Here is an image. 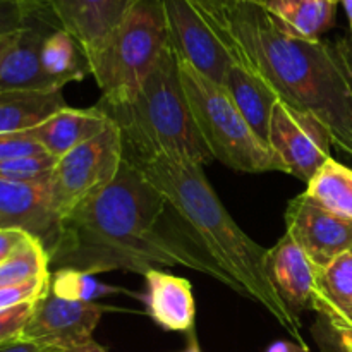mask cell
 Listing matches in <instances>:
<instances>
[{"mask_svg":"<svg viewBox=\"0 0 352 352\" xmlns=\"http://www.w3.org/2000/svg\"><path fill=\"white\" fill-rule=\"evenodd\" d=\"M65 352H107V349H103V347L100 346L98 342H95V340H89V342L82 344V346L72 347V349Z\"/></svg>","mask_w":352,"mask_h":352,"instance_id":"37","label":"cell"},{"mask_svg":"<svg viewBox=\"0 0 352 352\" xmlns=\"http://www.w3.org/2000/svg\"><path fill=\"white\" fill-rule=\"evenodd\" d=\"M337 2H339V0H337Z\"/></svg>","mask_w":352,"mask_h":352,"instance_id":"45","label":"cell"},{"mask_svg":"<svg viewBox=\"0 0 352 352\" xmlns=\"http://www.w3.org/2000/svg\"><path fill=\"white\" fill-rule=\"evenodd\" d=\"M34 302H23L0 311V346L17 340L33 315Z\"/></svg>","mask_w":352,"mask_h":352,"instance_id":"29","label":"cell"},{"mask_svg":"<svg viewBox=\"0 0 352 352\" xmlns=\"http://www.w3.org/2000/svg\"><path fill=\"white\" fill-rule=\"evenodd\" d=\"M124 164V141L113 122L93 140L79 144L55 162L50 175L52 205L64 220L119 174Z\"/></svg>","mask_w":352,"mask_h":352,"instance_id":"7","label":"cell"},{"mask_svg":"<svg viewBox=\"0 0 352 352\" xmlns=\"http://www.w3.org/2000/svg\"><path fill=\"white\" fill-rule=\"evenodd\" d=\"M33 2H38V3H45V6H48V2H50V0H33Z\"/></svg>","mask_w":352,"mask_h":352,"instance_id":"41","label":"cell"},{"mask_svg":"<svg viewBox=\"0 0 352 352\" xmlns=\"http://www.w3.org/2000/svg\"><path fill=\"white\" fill-rule=\"evenodd\" d=\"M277 28L301 40H320L333 26L337 0H261Z\"/></svg>","mask_w":352,"mask_h":352,"instance_id":"19","label":"cell"},{"mask_svg":"<svg viewBox=\"0 0 352 352\" xmlns=\"http://www.w3.org/2000/svg\"><path fill=\"white\" fill-rule=\"evenodd\" d=\"M339 2H342L344 9H346V14L347 17L352 21V0H339Z\"/></svg>","mask_w":352,"mask_h":352,"instance_id":"40","label":"cell"},{"mask_svg":"<svg viewBox=\"0 0 352 352\" xmlns=\"http://www.w3.org/2000/svg\"><path fill=\"white\" fill-rule=\"evenodd\" d=\"M234 2L236 0H191V3L201 12V16L208 17V19L222 16Z\"/></svg>","mask_w":352,"mask_h":352,"instance_id":"32","label":"cell"},{"mask_svg":"<svg viewBox=\"0 0 352 352\" xmlns=\"http://www.w3.org/2000/svg\"><path fill=\"white\" fill-rule=\"evenodd\" d=\"M182 352H201V349H199V346H198V340H196L195 337H192V339L189 340L188 347H186V349L182 351Z\"/></svg>","mask_w":352,"mask_h":352,"instance_id":"39","label":"cell"},{"mask_svg":"<svg viewBox=\"0 0 352 352\" xmlns=\"http://www.w3.org/2000/svg\"><path fill=\"white\" fill-rule=\"evenodd\" d=\"M0 352H52V351L43 349V347L36 346V344L33 342H26V340L23 339H17V340H12V342L0 346Z\"/></svg>","mask_w":352,"mask_h":352,"instance_id":"33","label":"cell"},{"mask_svg":"<svg viewBox=\"0 0 352 352\" xmlns=\"http://www.w3.org/2000/svg\"><path fill=\"white\" fill-rule=\"evenodd\" d=\"M16 36H17V33H14V34H10V36H6L0 40V62H2L3 55L7 54V50H9V48L12 47L14 41H16Z\"/></svg>","mask_w":352,"mask_h":352,"instance_id":"38","label":"cell"},{"mask_svg":"<svg viewBox=\"0 0 352 352\" xmlns=\"http://www.w3.org/2000/svg\"><path fill=\"white\" fill-rule=\"evenodd\" d=\"M48 6H41L17 33L16 41L0 62V95L9 93H52L64 86L52 79L41 67V45L48 33L55 30Z\"/></svg>","mask_w":352,"mask_h":352,"instance_id":"12","label":"cell"},{"mask_svg":"<svg viewBox=\"0 0 352 352\" xmlns=\"http://www.w3.org/2000/svg\"><path fill=\"white\" fill-rule=\"evenodd\" d=\"M65 107L62 91L0 95V134L28 133Z\"/></svg>","mask_w":352,"mask_h":352,"instance_id":"21","label":"cell"},{"mask_svg":"<svg viewBox=\"0 0 352 352\" xmlns=\"http://www.w3.org/2000/svg\"><path fill=\"white\" fill-rule=\"evenodd\" d=\"M43 151L45 150L31 136L30 131L19 134H0V162L28 157V155H38Z\"/></svg>","mask_w":352,"mask_h":352,"instance_id":"30","label":"cell"},{"mask_svg":"<svg viewBox=\"0 0 352 352\" xmlns=\"http://www.w3.org/2000/svg\"><path fill=\"white\" fill-rule=\"evenodd\" d=\"M110 309L100 302H76L48 291L34 302L33 315L19 339L52 352H65L93 340L102 315Z\"/></svg>","mask_w":352,"mask_h":352,"instance_id":"9","label":"cell"},{"mask_svg":"<svg viewBox=\"0 0 352 352\" xmlns=\"http://www.w3.org/2000/svg\"><path fill=\"white\" fill-rule=\"evenodd\" d=\"M174 54L199 74L223 86L234 58L191 0H164Z\"/></svg>","mask_w":352,"mask_h":352,"instance_id":"10","label":"cell"},{"mask_svg":"<svg viewBox=\"0 0 352 352\" xmlns=\"http://www.w3.org/2000/svg\"><path fill=\"white\" fill-rule=\"evenodd\" d=\"M96 107L119 127L124 153H164L201 167L213 160L189 109L172 47L133 100L117 105L98 102Z\"/></svg>","mask_w":352,"mask_h":352,"instance_id":"4","label":"cell"},{"mask_svg":"<svg viewBox=\"0 0 352 352\" xmlns=\"http://www.w3.org/2000/svg\"><path fill=\"white\" fill-rule=\"evenodd\" d=\"M119 291L120 289L98 282L95 275L76 268H57L50 275V292L67 301L95 302L103 296Z\"/></svg>","mask_w":352,"mask_h":352,"instance_id":"25","label":"cell"},{"mask_svg":"<svg viewBox=\"0 0 352 352\" xmlns=\"http://www.w3.org/2000/svg\"><path fill=\"white\" fill-rule=\"evenodd\" d=\"M285 234L305 251L316 270L329 267L352 248V220L323 208L306 192L289 203Z\"/></svg>","mask_w":352,"mask_h":352,"instance_id":"11","label":"cell"},{"mask_svg":"<svg viewBox=\"0 0 352 352\" xmlns=\"http://www.w3.org/2000/svg\"><path fill=\"white\" fill-rule=\"evenodd\" d=\"M58 220L52 205L50 184L0 179V227L19 229L50 250L57 237Z\"/></svg>","mask_w":352,"mask_h":352,"instance_id":"13","label":"cell"},{"mask_svg":"<svg viewBox=\"0 0 352 352\" xmlns=\"http://www.w3.org/2000/svg\"><path fill=\"white\" fill-rule=\"evenodd\" d=\"M144 306L157 325L168 332H189L195 327L196 305L189 280L151 268L144 274Z\"/></svg>","mask_w":352,"mask_h":352,"instance_id":"16","label":"cell"},{"mask_svg":"<svg viewBox=\"0 0 352 352\" xmlns=\"http://www.w3.org/2000/svg\"><path fill=\"white\" fill-rule=\"evenodd\" d=\"M50 258L43 244L34 237H28L7 260L0 263V287L19 285L36 278L48 277Z\"/></svg>","mask_w":352,"mask_h":352,"instance_id":"24","label":"cell"},{"mask_svg":"<svg viewBox=\"0 0 352 352\" xmlns=\"http://www.w3.org/2000/svg\"><path fill=\"white\" fill-rule=\"evenodd\" d=\"M337 48H339L340 57H342L344 65H346L347 69V74H349L352 81V43H349L347 40H340L337 41Z\"/></svg>","mask_w":352,"mask_h":352,"instance_id":"35","label":"cell"},{"mask_svg":"<svg viewBox=\"0 0 352 352\" xmlns=\"http://www.w3.org/2000/svg\"><path fill=\"white\" fill-rule=\"evenodd\" d=\"M168 47L170 38L164 0H141L86 55L89 74L102 91L100 102L117 105L133 100Z\"/></svg>","mask_w":352,"mask_h":352,"instance_id":"5","label":"cell"},{"mask_svg":"<svg viewBox=\"0 0 352 352\" xmlns=\"http://www.w3.org/2000/svg\"><path fill=\"white\" fill-rule=\"evenodd\" d=\"M223 88L227 89L254 134L268 146L272 110L277 98L246 67H243L236 60L227 71Z\"/></svg>","mask_w":352,"mask_h":352,"instance_id":"20","label":"cell"},{"mask_svg":"<svg viewBox=\"0 0 352 352\" xmlns=\"http://www.w3.org/2000/svg\"><path fill=\"white\" fill-rule=\"evenodd\" d=\"M164 196L124 158L117 177L58 226L47 251L50 265L86 274L129 270L144 275L155 265L188 267L241 292L192 237L177 236L165 215Z\"/></svg>","mask_w":352,"mask_h":352,"instance_id":"1","label":"cell"},{"mask_svg":"<svg viewBox=\"0 0 352 352\" xmlns=\"http://www.w3.org/2000/svg\"><path fill=\"white\" fill-rule=\"evenodd\" d=\"M349 253H351V254H352V248H351V251H349Z\"/></svg>","mask_w":352,"mask_h":352,"instance_id":"42","label":"cell"},{"mask_svg":"<svg viewBox=\"0 0 352 352\" xmlns=\"http://www.w3.org/2000/svg\"><path fill=\"white\" fill-rule=\"evenodd\" d=\"M305 192L323 208L352 220V168L332 157L313 175Z\"/></svg>","mask_w":352,"mask_h":352,"instance_id":"22","label":"cell"},{"mask_svg":"<svg viewBox=\"0 0 352 352\" xmlns=\"http://www.w3.org/2000/svg\"><path fill=\"white\" fill-rule=\"evenodd\" d=\"M351 30H352V21H351Z\"/></svg>","mask_w":352,"mask_h":352,"instance_id":"43","label":"cell"},{"mask_svg":"<svg viewBox=\"0 0 352 352\" xmlns=\"http://www.w3.org/2000/svg\"><path fill=\"white\" fill-rule=\"evenodd\" d=\"M332 136L309 112L277 100L272 110L268 146L280 160L285 174L308 184L330 158Z\"/></svg>","mask_w":352,"mask_h":352,"instance_id":"8","label":"cell"},{"mask_svg":"<svg viewBox=\"0 0 352 352\" xmlns=\"http://www.w3.org/2000/svg\"><path fill=\"white\" fill-rule=\"evenodd\" d=\"M109 126L110 119L96 105L91 109L65 107L30 133L48 155L58 160L79 144L102 134Z\"/></svg>","mask_w":352,"mask_h":352,"instance_id":"17","label":"cell"},{"mask_svg":"<svg viewBox=\"0 0 352 352\" xmlns=\"http://www.w3.org/2000/svg\"><path fill=\"white\" fill-rule=\"evenodd\" d=\"M337 344L340 352H352V332H337Z\"/></svg>","mask_w":352,"mask_h":352,"instance_id":"36","label":"cell"},{"mask_svg":"<svg viewBox=\"0 0 352 352\" xmlns=\"http://www.w3.org/2000/svg\"><path fill=\"white\" fill-rule=\"evenodd\" d=\"M177 57V55H175ZM182 88L196 127L213 160L248 174L284 172L270 146L254 134L223 86L177 57Z\"/></svg>","mask_w":352,"mask_h":352,"instance_id":"6","label":"cell"},{"mask_svg":"<svg viewBox=\"0 0 352 352\" xmlns=\"http://www.w3.org/2000/svg\"><path fill=\"white\" fill-rule=\"evenodd\" d=\"M50 275L43 278H36V280L26 282V284L3 285V287H0V311L2 309L14 308L17 305H23V302L38 301L48 291Z\"/></svg>","mask_w":352,"mask_h":352,"instance_id":"28","label":"cell"},{"mask_svg":"<svg viewBox=\"0 0 352 352\" xmlns=\"http://www.w3.org/2000/svg\"><path fill=\"white\" fill-rule=\"evenodd\" d=\"M265 352H309L305 344H296L291 340H277V342L270 344Z\"/></svg>","mask_w":352,"mask_h":352,"instance_id":"34","label":"cell"},{"mask_svg":"<svg viewBox=\"0 0 352 352\" xmlns=\"http://www.w3.org/2000/svg\"><path fill=\"white\" fill-rule=\"evenodd\" d=\"M28 237H30V234L23 232L19 229H3V227H0V263L7 260Z\"/></svg>","mask_w":352,"mask_h":352,"instance_id":"31","label":"cell"},{"mask_svg":"<svg viewBox=\"0 0 352 352\" xmlns=\"http://www.w3.org/2000/svg\"><path fill=\"white\" fill-rule=\"evenodd\" d=\"M267 270L275 291L292 315L311 309L316 268L287 234L268 250Z\"/></svg>","mask_w":352,"mask_h":352,"instance_id":"15","label":"cell"},{"mask_svg":"<svg viewBox=\"0 0 352 352\" xmlns=\"http://www.w3.org/2000/svg\"><path fill=\"white\" fill-rule=\"evenodd\" d=\"M41 6L45 3L33 0H0V40L19 33L26 26L31 14Z\"/></svg>","mask_w":352,"mask_h":352,"instance_id":"27","label":"cell"},{"mask_svg":"<svg viewBox=\"0 0 352 352\" xmlns=\"http://www.w3.org/2000/svg\"><path fill=\"white\" fill-rule=\"evenodd\" d=\"M311 309L327 318L336 332H352V254L346 253L316 270Z\"/></svg>","mask_w":352,"mask_h":352,"instance_id":"18","label":"cell"},{"mask_svg":"<svg viewBox=\"0 0 352 352\" xmlns=\"http://www.w3.org/2000/svg\"><path fill=\"white\" fill-rule=\"evenodd\" d=\"M205 21L234 60L275 98L315 116L332 143L352 157V81L337 43L289 36L258 0H236Z\"/></svg>","mask_w":352,"mask_h":352,"instance_id":"2","label":"cell"},{"mask_svg":"<svg viewBox=\"0 0 352 352\" xmlns=\"http://www.w3.org/2000/svg\"><path fill=\"white\" fill-rule=\"evenodd\" d=\"M55 158L47 151L28 157L0 162V179L14 182H45L50 181L55 167Z\"/></svg>","mask_w":352,"mask_h":352,"instance_id":"26","label":"cell"},{"mask_svg":"<svg viewBox=\"0 0 352 352\" xmlns=\"http://www.w3.org/2000/svg\"><path fill=\"white\" fill-rule=\"evenodd\" d=\"M258 2H261V0H258Z\"/></svg>","mask_w":352,"mask_h":352,"instance_id":"44","label":"cell"},{"mask_svg":"<svg viewBox=\"0 0 352 352\" xmlns=\"http://www.w3.org/2000/svg\"><path fill=\"white\" fill-rule=\"evenodd\" d=\"M124 158L164 196L175 215L189 227L192 239L239 285L243 296L263 306L302 344L301 322L285 306L268 277V250L237 226L201 165L164 153H124Z\"/></svg>","mask_w":352,"mask_h":352,"instance_id":"3","label":"cell"},{"mask_svg":"<svg viewBox=\"0 0 352 352\" xmlns=\"http://www.w3.org/2000/svg\"><path fill=\"white\" fill-rule=\"evenodd\" d=\"M141 0H50L48 9L81 52L91 54Z\"/></svg>","mask_w":352,"mask_h":352,"instance_id":"14","label":"cell"},{"mask_svg":"<svg viewBox=\"0 0 352 352\" xmlns=\"http://www.w3.org/2000/svg\"><path fill=\"white\" fill-rule=\"evenodd\" d=\"M41 67L60 86L81 81L89 74L88 62L74 38L62 28H55L41 45Z\"/></svg>","mask_w":352,"mask_h":352,"instance_id":"23","label":"cell"}]
</instances>
